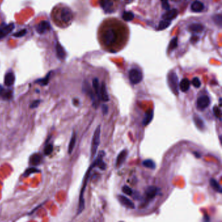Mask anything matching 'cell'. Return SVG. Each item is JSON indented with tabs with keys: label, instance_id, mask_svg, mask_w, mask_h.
<instances>
[{
	"label": "cell",
	"instance_id": "cell-1",
	"mask_svg": "<svg viewBox=\"0 0 222 222\" xmlns=\"http://www.w3.org/2000/svg\"><path fill=\"white\" fill-rule=\"evenodd\" d=\"M117 28L114 27H107L104 29L102 33V42L106 47H110L115 46L119 40V33Z\"/></svg>",
	"mask_w": 222,
	"mask_h": 222
},
{
	"label": "cell",
	"instance_id": "cell-2",
	"mask_svg": "<svg viewBox=\"0 0 222 222\" xmlns=\"http://www.w3.org/2000/svg\"><path fill=\"white\" fill-rule=\"evenodd\" d=\"M54 15L57 16L55 18L56 20L59 21H63V22L65 24H68L71 21L73 18V14H72L71 11L67 7H63L59 9L57 12L54 13Z\"/></svg>",
	"mask_w": 222,
	"mask_h": 222
},
{
	"label": "cell",
	"instance_id": "cell-3",
	"mask_svg": "<svg viewBox=\"0 0 222 222\" xmlns=\"http://www.w3.org/2000/svg\"><path fill=\"white\" fill-rule=\"evenodd\" d=\"M167 82L169 87L171 90L173 94L177 95L179 91V83L178 77L176 73L171 72L169 73L167 76Z\"/></svg>",
	"mask_w": 222,
	"mask_h": 222
},
{
	"label": "cell",
	"instance_id": "cell-4",
	"mask_svg": "<svg viewBox=\"0 0 222 222\" xmlns=\"http://www.w3.org/2000/svg\"><path fill=\"white\" fill-rule=\"evenodd\" d=\"M100 142V126L99 125L94 132L93 139H92V143H91V156L92 157H95V156L96 154L97 153V149L99 148V144Z\"/></svg>",
	"mask_w": 222,
	"mask_h": 222
},
{
	"label": "cell",
	"instance_id": "cell-5",
	"mask_svg": "<svg viewBox=\"0 0 222 222\" xmlns=\"http://www.w3.org/2000/svg\"><path fill=\"white\" fill-rule=\"evenodd\" d=\"M128 77L130 82L134 85L140 83L143 80L142 73L137 69H132L130 70L128 74Z\"/></svg>",
	"mask_w": 222,
	"mask_h": 222
},
{
	"label": "cell",
	"instance_id": "cell-6",
	"mask_svg": "<svg viewBox=\"0 0 222 222\" xmlns=\"http://www.w3.org/2000/svg\"><path fill=\"white\" fill-rule=\"evenodd\" d=\"M197 108L199 110L203 111L206 109L211 104L210 98L206 95H203L199 96L197 100Z\"/></svg>",
	"mask_w": 222,
	"mask_h": 222
},
{
	"label": "cell",
	"instance_id": "cell-7",
	"mask_svg": "<svg viewBox=\"0 0 222 222\" xmlns=\"http://www.w3.org/2000/svg\"><path fill=\"white\" fill-rule=\"evenodd\" d=\"M90 169H89L88 173L87 174L86 176V179L85 180V184L83 186V188L81 190V193L80 195V199H79V205H78V214H80L82 212V211H83V209L85 208V201H84V198H83V193H84V190L86 189V184L87 183V180H88V178L89 177V173H90Z\"/></svg>",
	"mask_w": 222,
	"mask_h": 222
},
{
	"label": "cell",
	"instance_id": "cell-8",
	"mask_svg": "<svg viewBox=\"0 0 222 222\" xmlns=\"http://www.w3.org/2000/svg\"><path fill=\"white\" fill-rule=\"evenodd\" d=\"M104 155H105V153L104 151H100L99 154H98L96 160L93 162V164L91 166V167H98L102 169V170H105L106 169V163L103 161V157Z\"/></svg>",
	"mask_w": 222,
	"mask_h": 222
},
{
	"label": "cell",
	"instance_id": "cell-9",
	"mask_svg": "<svg viewBox=\"0 0 222 222\" xmlns=\"http://www.w3.org/2000/svg\"><path fill=\"white\" fill-rule=\"evenodd\" d=\"M100 3L101 7L106 13H112L114 12V4L112 0H100Z\"/></svg>",
	"mask_w": 222,
	"mask_h": 222
},
{
	"label": "cell",
	"instance_id": "cell-10",
	"mask_svg": "<svg viewBox=\"0 0 222 222\" xmlns=\"http://www.w3.org/2000/svg\"><path fill=\"white\" fill-rule=\"evenodd\" d=\"M117 198H118L120 203L123 206H125V207L128 208H130V209H134L135 208V205L133 202L130 199H128L127 197L125 196V195H119Z\"/></svg>",
	"mask_w": 222,
	"mask_h": 222
},
{
	"label": "cell",
	"instance_id": "cell-11",
	"mask_svg": "<svg viewBox=\"0 0 222 222\" xmlns=\"http://www.w3.org/2000/svg\"><path fill=\"white\" fill-rule=\"evenodd\" d=\"M100 99L103 101L107 102L109 100V97L108 93L106 83L102 82L101 86L100 87Z\"/></svg>",
	"mask_w": 222,
	"mask_h": 222
},
{
	"label": "cell",
	"instance_id": "cell-12",
	"mask_svg": "<svg viewBox=\"0 0 222 222\" xmlns=\"http://www.w3.org/2000/svg\"><path fill=\"white\" fill-rule=\"evenodd\" d=\"M128 155V152L127 150H123L117 156V160H116V167H119L122 166V164L125 162L127 157Z\"/></svg>",
	"mask_w": 222,
	"mask_h": 222
},
{
	"label": "cell",
	"instance_id": "cell-13",
	"mask_svg": "<svg viewBox=\"0 0 222 222\" xmlns=\"http://www.w3.org/2000/svg\"><path fill=\"white\" fill-rule=\"evenodd\" d=\"M179 12L177 9H173L171 10H169L167 12H166L165 14L163 15L162 18L164 20H171L173 19H175L176 17L178 16Z\"/></svg>",
	"mask_w": 222,
	"mask_h": 222
},
{
	"label": "cell",
	"instance_id": "cell-14",
	"mask_svg": "<svg viewBox=\"0 0 222 222\" xmlns=\"http://www.w3.org/2000/svg\"><path fill=\"white\" fill-rule=\"evenodd\" d=\"M159 188L155 186H149L146 190V195L149 199H153L158 193Z\"/></svg>",
	"mask_w": 222,
	"mask_h": 222
},
{
	"label": "cell",
	"instance_id": "cell-15",
	"mask_svg": "<svg viewBox=\"0 0 222 222\" xmlns=\"http://www.w3.org/2000/svg\"><path fill=\"white\" fill-rule=\"evenodd\" d=\"M193 120L195 127H196L198 129L201 130H203L205 129V122L203 120L201 119V117L200 116H199L197 114H195L193 117Z\"/></svg>",
	"mask_w": 222,
	"mask_h": 222
},
{
	"label": "cell",
	"instance_id": "cell-16",
	"mask_svg": "<svg viewBox=\"0 0 222 222\" xmlns=\"http://www.w3.org/2000/svg\"><path fill=\"white\" fill-rule=\"evenodd\" d=\"M154 117V112L153 109H149L145 113V115L144 116V119L143 121V125L144 126H147L149 125L150 122H151L153 119Z\"/></svg>",
	"mask_w": 222,
	"mask_h": 222
},
{
	"label": "cell",
	"instance_id": "cell-17",
	"mask_svg": "<svg viewBox=\"0 0 222 222\" xmlns=\"http://www.w3.org/2000/svg\"><path fill=\"white\" fill-rule=\"evenodd\" d=\"M42 156L40 154H33L30 156L29 164L33 166H38L41 164Z\"/></svg>",
	"mask_w": 222,
	"mask_h": 222
},
{
	"label": "cell",
	"instance_id": "cell-18",
	"mask_svg": "<svg viewBox=\"0 0 222 222\" xmlns=\"http://www.w3.org/2000/svg\"><path fill=\"white\" fill-rule=\"evenodd\" d=\"M0 96L4 100H11L12 97V92L11 90L5 89L2 86H0Z\"/></svg>",
	"mask_w": 222,
	"mask_h": 222
},
{
	"label": "cell",
	"instance_id": "cell-19",
	"mask_svg": "<svg viewBox=\"0 0 222 222\" xmlns=\"http://www.w3.org/2000/svg\"><path fill=\"white\" fill-rule=\"evenodd\" d=\"M204 5L203 3L199 1L194 2L191 5V9L193 12H200L203 11L204 9Z\"/></svg>",
	"mask_w": 222,
	"mask_h": 222
},
{
	"label": "cell",
	"instance_id": "cell-20",
	"mask_svg": "<svg viewBox=\"0 0 222 222\" xmlns=\"http://www.w3.org/2000/svg\"><path fill=\"white\" fill-rule=\"evenodd\" d=\"M190 87V82L186 78L182 79L179 83V89L182 92H187Z\"/></svg>",
	"mask_w": 222,
	"mask_h": 222
},
{
	"label": "cell",
	"instance_id": "cell-21",
	"mask_svg": "<svg viewBox=\"0 0 222 222\" xmlns=\"http://www.w3.org/2000/svg\"><path fill=\"white\" fill-rule=\"evenodd\" d=\"M188 29L190 31H192L193 33H200L204 29V25L198 23H194L189 25Z\"/></svg>",
	"mask_w": 222,
	"mask_h": 222
},
{
	"label": "cell",
	"instance_id": "cell-22",
	"mask_svg": "<svg viewBox=\"0 0 222 222\" xmlns=\"http://www.w3.org/2000/svg\"><path fill=\"white\" fill-rule=\"evenodd\" d=\"M76 141V134L75 132H73V135H72V137L70 138V142H69V147H68V153L69 154H70L72 153H73L74 148L75 147Z\"/></svg>",
	"mask_w": 222,
	"mask_h": 222
},
{
	"label": "cell",
	"instance_id": "cell-23",
	"mask_svg": "<svg viewBox=\"0 0 222 222\" xmlns=\"http://www.w3.org/2000/svg\"><path fill=\"white\" fill-rule=\"evenodd\" d=\"M210 184L211 186L213 188V190L216 192L221 193H222V188L219 184V182L214 179H211L210 180Z\"/></svg>",
	"mask_w": 222,
	"mask_h": 222
},
{
	"label": "cell",
	"instance_id": "cell-24",
	"mask_svg": "<svg viewBox=\"0 0 222 222\" xmlns=\"http://www.w3.org/2000/svg\"><path fill=\"white\" fill-rule=\"evenodd\" d=\"M83 91H85L91 99V100H92L93 102V106H95V95L93 93V91L91 90L90 86L89 83L87 82L86 83V86H83Z\"/></svg>",
	"mask_w": 222,
	"mask_h": 222
},
{
	"label": "cell",
	"instance_id": "cell-25",
	"mask_svg": "<svg viewBox=\"0 0 222 222\" xmlns=\"http://www.w3.org/2000/svg\"><path fill=\"white\" fill-rule=\"evenodd\" d=\"M15 76L12 73H8L5 76V84L7 86H11L15 82Z\"/></svg>",
	"mask_w": 222,
	"mask_h": 222
},
{
	"label": "cell",
	"instance_id": "cell-26",
	"mask_svg": "<svg viewBox=\"0 0 222 222\" xmlns=\"http://www.w3.org/2000/svg\"><path fill=\"white\" fill-rule=\"evenodd\" d=\"M93 87L95 90V92L97 96L98 99H100V86L99 80L97 78H94L93 80Z\"/></svg>",
	"mask_w": 222,
	"mask_h": 222
},
{
	"label": "cell",
	"instance_id": "cell-27",
	"mask_svg": "<svg viewBox=\"0 0 222 222\" xmlns=\"http://www.w3.org/2000/svg\"><path fill=\"white\" fill-rule=\"evenodd\" d=\"M170 25H171L170 20H162L160 22L158 28H157V30H158V31L164 30V29L167 28Z\"/></svg>",
	"mask_w": 222,
	"mask_h": 222
},
{
	"label": "cell",
	"instance_id": "cell-28",
	"mask_svg": "<svg viewBox=\"0 0 222 222\" xmlns=\"http://www.w3.org/2000/svg\"><path fill=\"white\" fill-rule=\"evenodd\" d=\"M143 166L145 167L151 169H154L156 168V164H155L154 162H153L151 159H147V160H145V161H143Z\"/></svg>",
	"mask_w": 222,
	"mask_h": 222
},
{
	"label": "cell",
	"instance_id": "cell-29",
	"mask_svg": "<svg viewBox=\"0 0 222 222\" xmlns=\"http://www.w3.org/2000/svg\"><path fill=\"white\" fill-rule=\"evenodd\" d=\"M122 17L125 21L129 22V21H132L134 18V15L131 12H124Z\"/></svg>",
	"mask_w": 222,
	"mask_h": 222
},
{
	"label": "cell",
	"instance_id": "cell-30",
	"mask_svg": "<svg viewBox=\"0 0 222 222\" xmlns=\"http://www.w3.org/2000/svg\"><path fill=\"white\" fill-rule=\"evenodd\" d=\"M177 45H178V38L177 37H175L171 41L170 43H169V49L170 50H174L175 48L177 47Z\"/></svg>",
	"mask_w": 222,
	"mask_h": 222
},
{
	"label": "cell",
	"instance_id": "cell-31",
	"mask_svg": "<svg viewBox=\"0 0 222 222\" xmlns=\"http://www.w3.org/2000/svg\"><path fill=\"white\" fill-rule=\"evenodd\" d=\"M38 172H39V171H38V169H37V168L31 167V168L26 169V171L24 172L23 175H24V177H27V176H29L31 174H33V173H38Z\"/></svg>",
	"mask_w": 222,
	"mask_h": 222
},
{
	"label": "cell",
	"instance_id": "cell-32",
	"mask_svg": "<svg viewBox=\"0 0 222 222\" xmlns=\"http://www.w3.org/2000/svg\"><path fill=\"white\" fill-rule=\"evenodd\" d=\"M54 150V147L51 144H48L47 146L45 147L44 150V154L46 156H48L50 154H51V153L53 152Z\"/></svg>",
	"mask_w": 222,
	"mask_h": 222
},
{
	"label": "cell",
	"instance_id": "cell-33",
	"mask_svg": "<svg viewBox=\"0 0 222 222\" xmlns=\"http://www.w3.org/2000/svg\"><path fill=\"white\" fill-rule=\"evenodd\" d=\"M122 190L123 193H125L127 195H132L133 194V191L132 189L127 185L124 186L122 188Z\"/></svg>",
	"mask_w": 222,
	"mask_h": 222
},
{
	"label": "cell",
	"instance_id": "cell-34",
	"mask_svg": "<svg viewBox=\"0 0 222 222\" xmlns=\"http://www.w3.org/2000/svg\"><path fill=\"white\" fill-rule=\"evenodd\" d=\"M213 112L214 115L216 116L217 118L221 119V109L218 107L215 106L213 108Z\"/></svg>",
	"mask_w": 222,
	"mask_h": 222
},
{
	"label": "cell",
	"instance_id": "cell-35",
	"mask_svg": "<svg viewBox=\"0 0 222 222\" xmlns=\"http://www.w3.org/2000/svg\"><path fill=\"white\" fill-rule=\"evenodd\" d=\"M192 83L195 88H199L201 87V85L200 80L197 77L193 78L192 81Z\"/></svg>",
	"mask_w": 222,
	"mask_h": 222
},
{
	"label": "cell",
	"instance_id": "cell-36",
	"mask_svg": "<svg viewBox=\"0 0 222 222\" xmlns=\"http://www.w3.org/2000/svg\"><path fill=\"white\" fill-rule=\"evenodd\" d=\"M162 2V7L163 8L166 10H169V4L167 0H161Z\"/></svg>",
	"mask_w": 222,
	"mask_h": 222
},
{
	"label": "cell",
	"instance_id": "cell-37",
	"mask_svg": "<svg viewBox=\"0 0 222 222\" xmlns=\"http://www.w3.org/2000/svg\"><path fill=\"white\" fill-rule=\"evenodd\" d=\"M41 103V100H34L33 102L31 105H30V108H36L38 106L39 104H40Z\"/></svg>",
	"mask_w": 222,
	"mask_h": 222
},
{
	"label": "cell",
	"instance_id": "cell-38",
	"mask_svg": "<svg viewBox=\"0 0 222 222\" xmlns=\"http://www.w3.org/2000/svg\"><path fill=\"white\" fill-rule=\"evenodd\" d=\"M214 22H216L217 24H218L219 25H221V16L220 15L215 16V17L214 18Z\"/></svg>",
	"mask_w": 222,
	"mask_h": 222
},
{
	"label": "cell",
	"instance_id": "cell-39",
	"mask_svg": "<svg viewBox=\"0 0 222 222\" xmlns=\"http://www.w3.org/2000/svg\"><path fill=\"white\" fill-rule=\"evenodd\" d=\"M102 111L104 115H106L108 112V107L106 104H103L102 106Z\"/></svg>",
	"mask_w": 222,
	"mask_h": 222
},
{
	"label": "cell",
	"instance_id": "cell-40",
	"mask_svg": "<svg viewBox=\"0 0 222 222\" xmlns=\"http://www.w3.org/2000/svg\"><path fill=\"white\" fill-rule=\"evenodd\" d=\"M79 104H80L79 100H78V99H74L73 100V104L74 106H78V105H79Z\"/></svg>",
	"mask_w": 222,
	"mask_h": 222
},
{
	"label": "cell",
	"instance_id": "cell-41",
	"mask_svg": "<svg viewBox=\"0 0 222 222\" xmlns=\"http://www.w3.org/2000/svg\"><path fill=\"white\" fill-rule=\"evenodd\" d=\"M198 40H199V38H198V37H197V36H193L191 39L192 42H197Z\"/></svg>",
	"mask_w": 222,
	"mask_h": 222
},
{
	"label": "cell",
	"instance_id": "cell-42",
	"mask_svg": "<svg viewBox=\"0 0 222 222\" xmlns=\"http://www.w3.org/2000/svg\"><path fill=\"white\" fill-rule=\"evenodd\" d=\"M193 153L195 154V156H196V157H197V158H200V156H198L199 153Z\"/></svg>",
	"mask_w": 222,
	"mask_h": 222
}]
</instances>
